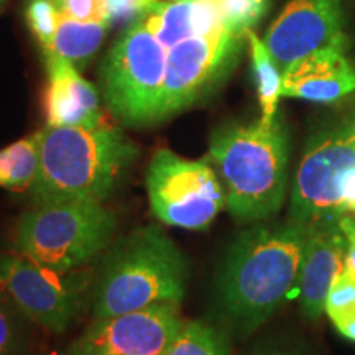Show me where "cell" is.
Instances as JSON below:
<instances>
[{
	"instance_id": "24",
	"label": "cell",
	"mask_w": 355,
	"mask_h": 355,
	"mask_svg": "<svg viewBox=\"0 0 355 355\" xmlns=\"http://www.w3.org/2000/svg\"><path fill=\"white\" fill-rule=\"evenodd\" d=\"M63 355H110V354H101V352H92V350H84L79 347H74L73 344L69 345V349L66 350Z\"/></svg>"
},
{
	"instance_id": "5",
	"label": "cell",
	"mask_w": 355,
	"mask_h": 355,
	"mask_svg": "<svg viewBox=\"0 0 355 355\" xmlns=\"http://www.w3.org/2000/svg\"><path fill=\"white\" fill-rule=\"evenodd\" d=\"M188 261L162 227L133 230L109 252L96 277L92 316L105 319L157 304L180 306L188 288Z\"/></svg>"
},
{
	"instance_id": "11",
	"label": "cell",
	"mask_w": 355,
	"mask_h": 355,
	"mask_svg": "<svg viewBox=\"0 0 355 355\" xmlns=\"http://www.w3.org/2000/svg\"><path fill=\"white\" fill-rule=\"evenodd\" d=\"M183 326L176 304H157L94 319L73 345L110 355H166Z\"/></svg>"
},
{
	"instance_id": "2",
	"label": "cell",
	"mask_w": 355,
	"mask_h": 355,
	"mask_svg": "<svg viewBox=\"0 0 355 355\" xmlns=\"http://www.w3.org/2000/svg\"><path fill=\"white\" fill-rule=\"evenodd\" d=\"M309 227L288 219L237 235L222 260L216 301L239 337L260 329L295 290Z\"/></svg>"
},
{
	"instance_id": "3",
	"label": "cell",
	"mask_w": 355,
	"mask_h": 355,
	"mask_svg": "<svg viewBox=\"0 0 355 355\" xmlns=\"http://www.w3.org/2000/svg\"><path fill=\"white\" fill-rule=\"evenodd\" d=\"M37 135L40 163L28 189L32 204L105 202L140 155L135 141L109 123L96 128L44 125Z\"/></svg>"
},
{
	"instance_id": "7",
	"label": "cell",
	"mask_w": 355,
	"mask_h": 355,
	"mask_svg": "<svg viewBox=\"0 0 355 355\" xmlns=\"http://www.w3.org/2000/svg\"><path fill=\"white\" fill-rule=\"evenodd\" d=\"M96 277L91 270L60 272L19 254L0 255V288L40 329L64 334L92 306Z\"/></svg>"
},
{
	"instance_id": "10",
	"label": "cell",
	"mask_w": 355,
	"mask_h": 355,
	"mask_svg": "<svg viewBox=\"0 0 355 355\" xmlns=\"http://www.w3.org/2000/svg\"><path fill=\"white\" fill-rule=\"evenodd\" d=\"M263 43L282 73L314 51H345L343 0H290L266 30Z\"/></svg>"
},
{
	"instance_id": "13",
	"label": "cell",
	"mask_w": 355,
	"mask_h": 355,
	"mask_svg": "<svg viewBox=\"0 0 355 355\" xmlns=\"http://www.w3.org/2000/svg\"><path fill=\"white\" fill-rule=\"evenodd\" d=\"M345 268V235L339 220H329L309 229L295 290L301 309L316 322L326 309V300L337 275Z\"/></svg>"
},
{
	"instance_id": "9",
	"label": "cell",
	"mask_w": 355,
	"mask_h": 355,
	"mask_svg": "<svg viewBox=\"0 0 355 355\" xmlns=\"http://www.w3.org/2000/svg\"><path fill=\"white\" fill-rule=\"evenodd\" d=\"M355 170V122L314 137L291 188L290 219L314 227L344 216L345 181Z\"/></svg>"
},
{
	"instance_id": "20",
	"label": "cell",
	"mask_w": 355,
	"mask_h": 355,
	"mask_svg": "<svg viewBox=\"0 0 355 355\" xmlns=\"http://www.w3.org/2000/svg\"><path fill=\"white\" fill-rule=\"evenodd\" d=\"M352 309H355V278L344 270L332 283L324 313L329 319H334Z\"/></svg>"
},
{
	"instance_id": "14",
	"label": "cell",
	"mask_w": 355,
	"mask_h": 355,
	"mask_svg": "<svg viewBox=\"0 0 355 355\" xmlns=\"http://www.w3.org/2000/svg\"><path fill=\"white\" fill-rule=\"evenodd\" d=\"M46 68L44 117L50 127L105 125L99 91L84 79L79 69L60 56H43Z\"/></svg>"
},
{
	"instance_id": "16",
	"label": "cell",
	"mask_w": 355,
	"mask_h": 355,
	"mask_svg": "<svg viewBox=\"0 0 355 355\" xmlns=\"http://www.w3.org/2000/svg\"><path fill=\"white\" fill-rule=\"evenodd\" d=\"M248 53L252 58V69H254V78L257 84V94L261 109L260 121L273 122L277 119L278 102L282 96L283 73L275 63L270 55L268 48L265 46L263 40L257 37L255 32L250 33L248 38Z\"/></svg>"
},
{
	"instance_id": "17",
	"label": "cell",
	"mask_w": 355,
	"mask_h": 355,
	"mask_svg": "<svg viewBox=\"0 0 355 355\" xmlns=\"http://www.w3.org/2000/svg\"><path fill=\"white\" fill-rule=\"evenodd\" d=\"M38 163L37 133L2 148L0 150V188L10 191L30 189L38 173Z\"/></svg>"
},
{
	"instance_id": "18",
	"label": "cell",
	"mask_w": 355,
	"mask_h": 355,
	"mask_svg": "<svg viewBox=\"0 0 355 355\" xmlns=\"http://www.w3.org/2000/svg\"><path fill=\"white\" fill-rule=\"evenodd\" d=\"M166 355H230L227 334L202 321H184Z\"/></svg>"
},
{
	"instance_id": "25",
	"label": "cell",
	"mask_w": 355,
	"mask_h": 355,
	"mask_svg": "<svg viewBox=\"0 0 355 355\" xmlns=\"http://www.w3.org/2000/svg\"><path fill=\"white\" fill-rule=\"evenodd\" d=\"M3 3H6V0H0V8H2Z\"/></svg>"
},
{
	"instance_id": "21",
	"label": "cell",
	"mask_w": 355,
	"mask_h": 355,
	"mask_svg": "<svg viewBox=\"0 0 355 355\" xmlns=\"http://www.w3.org/2000/svg\"><path fill=\"white\" fill-rule=\"evenodd\" d=\"M245 355H314L300 340L285 336L265 337L257 343Z\"/></svg>"
},
{
	"instance_id": "4",
	"label": "cell",
	"mask_w": 355,
	"mask_h": 355,
	"mask_svg": "<svg viewBox=\"0 0 355 355\" xmlns=\"http://www.w3.org/2000/svg\"><path fill=\"white\" fill-rule=\"evenodd\" d=\"M206 162L225 191V209L241 222L282 209L288 184V135L282 121L229 123L212 132Z\"/></svg>"
},
{
	"instance_id": "15",
	"label": "cell",
	"mask_w": 355,
	"mask_h": 355,
	"mask_svg": "<svg viewBox=\"0 0 355 355\" xmlns=\"http://www.w3.org/2000/svg\"><path fill=\"white\" fill-rule=\"evenodd\" d=\"M355 91V66L340 50H319L283 71L282 96L334 104Z\"/></svg>"
},
{
	"instance_id": "8",
	"label": "cell",
	"mask_w": 355,
	"mask_h": 355,
	"mask_svg": "<svg viewBox=\"0 0 355 355\" xmlns=\"http://www.w3.org/2000/svg\"><path fill=\"white\" fill-rule=\"evenodd\" d=\"M145 186L152 214L170 227L206 230L225 209V191L206 159H188L159 148L150 159Z\"/></svg>"
},
{
	"instance_id": "19",
	"label": "cell",
	"mask_w": 355,
	"mask_h": 355,
	"mask_svg": "<svg viewBox=\"0 0 355 355\" xmlns=\"http://www.w3.org/2000/svg\"><path fill=\"white\" fill-rule=\"evenodd\" d=\"M32 324L0 288V355H32Z\"/></svg>"
},
{
	"instance_id": "12",
	"label": "cell",
	"mask_w": 355,
	"mask_h": 355,
	"mask_svg": "<svg viewBox=\"0 0 355 355\" xmlns=\"http://www.w3.org/2000/svg\"><path fill=\"white\" fill-rule=\"evenodd\" d=\"M25 21L43 56L64 58L79 71L91 63L112 26L68 19L50 0H26Z\"/></svg>"
},
{
	"instance_id": "22",
	"label": "cell",
	"mask_w": 355,
	"mask_h": 355,
	"mask_svg": "<svg viewBox=\"0 0 355 355\" xmlns=\"http://www.w3.org/2000/svg\"><path fill=\"white\" fill-rule=\"evenodd\" d=\"M339 225L345 235V272L355 278V217L345 214L339 219Z\"/></svg>"
},
{
	"instance_id": "6",
	"label": "cell",
	"mask_w": 355,
	"mask_h": 355,
	"mask_svg": "<svg viewBox=\"0 0 355 355\" xmlns=\"http://www.w3.org/2000/svg\"><path fill=\"white\" fill-rule=\"evenodd\" d=\"M115 229L117 216L104 202H40L17 220L12 247L35 263L73 272L107 250Z\"/></svg>"
},
{
	"instance_id": "23",
	"label": "cell",
	"mask_w": 355,
	"mask_h": 355,
	"mask_svg": "<svg viewBox=\"0 0 355 355\" xmlns=\"http://www.w3.org/2000/svg\"><path fill=\"white\" fill-rule=\"evenodd\" d=\"M331 322L334 324V327L340 336L355 343V309L331 319Z\"/></svg>"
},
{
	"instance_id": "1",
	"label": "cell",
	"mask_w": 355,
	"mask_h": 355,
	"mask_svg": "<svg viewBox=\"0 0 355 355\" xmlns=\"http://www.w3.org/2000/svg\"><path fill=\"white\" fill-rule=\"evenodd\" d=\"M272 0H137L99 69L127 127H153L209 99L241 63Z\"/></svg>"
}]
</instances>
